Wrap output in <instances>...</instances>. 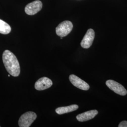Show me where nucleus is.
I'll return each mask as SVG.
<instances>
[{
  "label": "nucleus",
  "instance_id": "f257e3e1",
  "mask_svg": "<svg viewBox=\"0 0 127 127\" xmlns=\"http://www.w3.org/2000/svg\"><path fill=\"white\" fill-rule=\"evenodd\" d=\"M2 60L8 72L14 77H17L20 73V67L16 56L9 50H5L2 54Z\"/></svg>",
  "mask_w": 127,
  "mask_h": 127
},
{
  "label": "nucleus",
  "instance_id": "f03ea898",
  "mask_svg": "<svg viewBox=\"0 0 127 127\" xmlns=\"http://www.w3.org/2000/svg\"><path fill=\"white\" fill-rule=\"evenodd\" d=\"M36 114L33 112H27L21 116L18 121L20 127H30L36 119Z\"/></svg>",
  "mask_w": 127,
  "mask_h": 127
},
{
  "label": "nucleus",
  "instance_id": "7ed1b4c3",
  "mask_svg": "<svg viewBox=\"0 0 127 127\" xmlns=\"http://www.w3.org/2000/svg\"><path fill=\"white\" fill-rule=\"evenodd\" d=\"M72 23L70 21H64L59 24L56 28L57 34L60 37L66 36L73 29Z\"/></svg>",
  "mask_w": 127,
  "mask_h": 127
},
{
  "label": "nucleus",
  "instance_id": "20e7f679",
  "mask_svg": "<svg viewBox=\"0 0 127 127\" xmlns=\"http://www.w3.org/2000/svg\"><path fill=\"white\" fill-rule=\"evenodd\" d=\"M105 84L110 90L120 95H125L127 94V91L122 85L114 80H107Z\"/></svg>",
  "mask_w": 127,
  "mask_h": 127
},
{
  "label": "nucleus",
  "instance_id": "39448f33",
  "mask_svg": "<svg viewBox=\"0 0 127 127\" xmlns=\"http://www.w3.org/2000/svg\"><path fill=\"white\" fill-rule=\"evenodd\" d=\"M42 7V3L40 0H35L26 6L25 10L28 15H34L41 10Z\"/></svg>",
  "mask_w": 127,
  "mask_h": 127
},
{
  "label": "nucleus",
  "instance_id": "423d86ee",
  "mask_svg": "<svg viewBox=\"0 0 127 127\" xmlns=\"http://www.w3.org/2000/svg\"><path fill=\"white\" fill-rule=\"evenodd\" d=\"M69 80L73 86L82 90L88 91L90 89V86L87 82L74 74L69 76Z\"/></svg>",
  "mask_w": 127,
  "mask_h": 127
},
{
  "label": "nucleus",
  "instance_id": "0eeeda50",
  "mask_svg": "<svg viewBox=\"0 0 127 127\" xmlns=\"http://www.w3.org/2000/svg\"><path fill=\"white\" fill-rule=\"evenodd\" d=\"M95 38V32L92 29H89L81 42V45L83 48L88 49L92 45Z\"/></svg>",
  "mask_w": 127,
  "mask_h": 127
},
{
  "label": "nucleus",
  "instance_id": "6e6552de",
  "mask_svg": "<svg viewBox=\"0 0 127 127\" xmlns=\"http://www.w3.org/2000/svg\"><path fill=\"white\" fill-rule=\"evenodd\" d=\"M52 82L50 79L43 77L39 79L35 83V89L38 91H43L49 89L52 85Z\"/></svg>",
  "mask_w": 127,
  "mask_h": 127
},
{
  "label": "nucleus",
  "instance_id": "1a4fd4ad",
  "mask_svg": "<svg viewBox=\"0 0 127 127\" xmlns=\"http://www.w3.org/2000/svg\"><path fill=\"white\" fill-rule=\"evenodd\" d=\"M97 114L98 111L97 110H91L78 114L76 116V119L79 122H86L93 119Z\"/></svg>",
  "mask_w": 127,
  "mask_h": 127
},
{
  "label": "nucleus",
  "instance_id": "9d476101",
  "mask_svg": "<svg viewBox=\"0 0 127 127\" xmlns=\"http://www.w3.org/2000/svg\"><path fill=\"white\" fill-rule=\"evenodd\" d=\"M78 108L79 106L77 104H72L67 106L59 107L56 109V112L59 114H63L74 111Z\"/></svg>",
  "mask_w": 127,
  "mask_h": 127
},
{
  "label": "nucleus",
  "instance_id": "9b49d317",
  "mask_svg": "<svg viewBox=\"0 0 127 127\" xmlns=\"http://www.w3.org/2000/svg\"><path fill=\"white\" fill-rule=\"evenodd\" d=\"M11 31V27L8 24L0 19V33L3 34H9Z\"/></svg>",
  "mask_w": 127,
  "mask_h": 127
},
{
  "label": "nucleus",
  "instance_id": "f8f14e48",
  "mask_svg": "<svg viewBox=\"0 0 127 127\" xmlns=\"http://www.w3.org/2000/svg\"><path fill=\"white\" fill-rule=\"evenodd\" d=\"M119 127H127V121H124L120 123L118 126Z\"/></svg>",
  "mask_w": 127,
  "mask_h": 127
},
{
  "label": "nucleus",
  "instance_id": "ddd939ff",
  "mask_svg": "<svg viewBox=\"0 0 127 127\" xmlns=\"http://www.w3.org/2000/svg\"><path fill=\"white\" fill-rule=\"evenodd\" d=\"M8 76H9H9H10V75H9H9H8Z\"/></svg>",
  "mask_w": 127,
  "mask_h": 127
}]
</instances>
